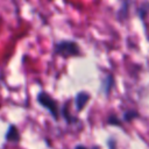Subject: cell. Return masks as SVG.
Wrapping results in <instances>:
<instances>
[{"mask_svg":"<svg viewBox=\"0 0 149 149\" xmlns=\"http://www.w3.org/2000/svg\"><path fill=\"white\" fill-rule=\"evenodd\" d=\"M106 123L109 126H116V127H121L122 126V120L121 118H119L115 113H111L107 119H106Z\"/></svg>","mask_w":149,"mask_h":149,"instance_id":"obj_10","label":"cell"},{"mask_svg":"<svg viewBox=\"0 0 149 149\" xmlns=\"http://www.w3.org/2000/svg\"><path fill=\"white\" fill-rule=\"evenodd\" d=\"M59 115L63 116V119H64L66 125H76V123L79 122V119L76 115L70 113V111H69V102H65L62 107H59Z\"/></svg>","mask_w":149,"mask_h":149,"instance_id":"obj_5","label":"cell"},{"mask_svg":"<svg viewBox=\"0 0 149 149\" xmlns=\"http://www.w3.org/2000/svg\"><path fill=\"white\" fill-rule=\"evenodd\" d=\"M148 13H149V1L142 2L140 5V7L136 9V14H137V16H139V19L141 21H144V19L147 17Z\"/></svg>","mask_w":149,"mask_h":149,"instance_id":"obj_8","label":"cell"},{"mask_svg":"<svg viewBox=\"0 0 149 149\" xmlns=\"http://www.w3.org/2000/svg\"><path fill=\"white\" fill-rule=\"evenodd\" d=\"M36 100H37V104L41 107H43L44 109H47L49 112V114L52 116V119L55 121L59 120V118H61V115H59V105H58V101L54 97H51L45 91H40L37 93Z\"/></svg>","mask_w":149,"mask_h":149,"instance_id":"obj_2","label":"cell"},{"mask_svg":"<svg viewBox=\"0 0 149 149\" xmlns=\"http://www.w3.org/2000/svg\"><path fill=\"white\" fill-rule=\"evenodd\" d=\"M73 149H88V148L86 146H84V144H77V146H74Z\"/></svg>","mask_w":149,"mask_h":149,"instance_id":"obj_11","label":"cell"},{"mask_svg":"<svg viewBox=\"0 0 149 149\" xmlns=\"http://www.w3.org/2000/svg\"><path fill=\"white\" fill-rule=\"evenodd\" d=\"M90 99H91V95L87 91H79L74 95V99H73V105H74V108H76V112L77 113L81 112L86 107Z\"/></svg>","mask_w":149,"mask_h":149,"instance_id":"obj_3","label":"cell"},{"mask_svg":"<svg viewBox=\"0 0 149 149\" xmlns=\"http://www.w3.org/2000/svg\"><path fill=\"white\" fill-rule=\"evenodd\" d=\"M130 6V2L129 1H123V2H121V7L118 9V12H116V17H118V20L119 21H125V20H127L128 19V15H129V7Z\"/></svg>","mask_w":149,"mask_h":149,"instance_id":"obj_7","label":"cell"},{"mask_svg":"<svg viewBox=\"0 0 149 149\" xmlns=\"http://www.w3.org/2000/svg\"><path fill=\"white\" fill-rule=\"evenodd\" d=\"M6 141L7 142H13V143H17L21 140V134L17 129V127L15 125H9L7 133H6Z\"/></svg>","mask_w":149,"mask_h":149,"instance_id":"obj_6","label":"cell"},{"mask_svg":"<svg viewBox=\"0 0 149 149\" xmlns=\"http://www.w3.org/2000/svg\"><path fill=\"white\" fill-rule=\"evenodd\" d=\"M90 149H100V147H99V146H93V147L90 148Z\"/></svg>","mask_w":149,"mask_h":149,"instance_id":"obj_12","label":"cell"},{"mask_svg":"<svg viewBox=\"0 0 149 149\" xmlns=\"http://www.w3.org/2000/svg\"><path fill=\"white\" fill-rule=\"evenodd\" d=\"M139 116H140V114H139L137 111H135V109H128V111H125L122 113V119L121 120L123 122H132L133 120L137 119Z\"/></svg>","mask_w":149,"mask_h":149,"instance_id":"obj_9","label":"cell"},{"mask_svg":"<svg viewBox=\"0 0 149 149\" xmlns=\"http://www.w3.org/2000/svg\"><path fill=\"white\" fill-rule=\"evenodd\" d=\"M54 55L63 58L80 57L83 55L80 45L73 40H61L54 44Z\"/></svg>","mask_w":149,"mask_h":149,"instance_id":"obj_1","label":"cell"},{"mask_svg":"<svg viewBox=\"0 0 149 149\" xmlns=\"http://www.w3.org/2000/svg\"><path fill=\"white\" fill-rule=\"evenodd\" d=\"M114 86H115V76L113 73H107L106 76H104V78L101 79L100 91L104 93V95L106 98L111 94Z\"/></svg>","mask_w":149,"mask_h":149,"instance_id":"obj_4","label":"cell"}]
</instances>
